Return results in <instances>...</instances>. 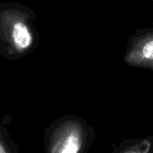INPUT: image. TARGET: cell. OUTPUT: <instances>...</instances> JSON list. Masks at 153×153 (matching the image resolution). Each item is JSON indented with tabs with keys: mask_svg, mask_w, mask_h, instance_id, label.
<instances>
[{
	"mask_svg": "<svg viewBox=\"0 0 153 153\" xmlns=\"http://www.w3.org/2000/svg\"><path fill=\"white\" fill-rule=\"evenodd\" d=\"M13 36L15 45L20 48H28L31 43V36L27 27L22 22L14 24Z\"/></svg>",
	"mask_w": 153,
	"mask_h": 153,
	"instance_id": "6da1fadb",
	"label": "cell"
},
{
	"mask_svg": "<svg viewBox=\"0 0 153 153\" xmlns=\"http://www.w3.org/2000/svg\"><path fill=\"white\" fill-rule=\"evenodd\" d=\"M78 151V143L77 139L74 136H70L66 142L65 148L62 150V152H75Z\"/></svg>",
	"mask_w": 153,
	"mask_h": 153,
	"instance_id": "7a4b0ae2",
	"label": "cell"
},
{
	"mask_svg": "<svg viewBox=\"0 0 153 153\" xmlns=\"http://www.w3.org/2000/svg\"><path fill=\"white\" fill-rule=\"evenodd\" d=\"M143 54L144 57L148 59H153V40L148 42L143 48Z\"/></svg>",
	"mask_w": 153,
	"mask_h": 153,
	"instance_id": "3957f363",
	"label": "cell"
}]
</instances>
